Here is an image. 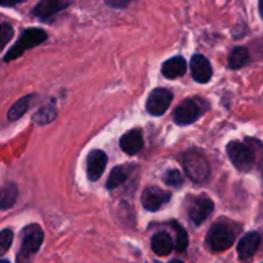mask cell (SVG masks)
<instances>
[{"instance_id":"10","label":"cell","mask_w":263,"mask_h":263,"mask_svg":"<svg viewBox=\"0 0 263 263\" xmlns=\"http://www.w3.org/2000/svg\"><path fill=\"white\" fill-rule=\"evenodd\" d=\"M69 0H40L32 9V16L45 21L69 7Z\"/></svg>"},{"instance_id":"17","label":"cell","mask_w":263,"mask_h":263,"mask_svg":"<svg viewBox=\"0 0 263 263\" xmlns=\"http://www.w3.org/2000/svg\"><path fill=\"white\" fill-rule=\"evenodd\" d=\"M17 197H18V189L16 184L12 182L4 184L0 189V209L2 211L11 209L16 204Z\"/></svg>"},{"instance_id":"18","label":"cell","mask_w":263,"mask_h":263,"mask_svg":"<svg viewBox=\"0 0 263 263\" xmlns=\"http://www.w3.org/2000/svg\"><path fill=\"white\" fill-rule=\"evenodd\" d=\"M133 169L132 165H119L111 171L110 176H108L107 182H106V187L107 190H115L118 189L120 184H123L129 177V173Z\"/></svg>"},{"instance_id":"13","label":"cell","mask_w":263,"mask_h":263,"mask_svg":"<svg viewBox=\"0 0 263 263\" xmlns=\"http://www.w3.org/2000/svg\"><path fill=\"white\" fill-rule=\"evenodd\" d=\"M120 148L128 155H136L143 148V137L138 129L128 130L120 138Z\"/></svg>"},{"instance_id":"29","label":"cell","mask_w":263,"mask_h":263,"mask_svg":"<svg viewBox=\"0 0 263 263\" xmlns=\"http://www.w3.org/2000/svg\"><path fill=\"white\" fill-rule=\"evenodd\" d=\"M169 263H183V262H182V260H179V259H173V260H171Z\"/></svg>"},{"instance_id":"26","label":"cell","mask_w":263,"mask_h":263,"mask_svg":"<svg viewBox=\"0 0 263 263\" xmlns=\"http://www.w3.org/2000/svg\"><path fill=\"white\" fill-rule=\"evenodd\" d=\"M106 4L111 8H115V9H121V8H125L128 7L132 2H135V0H105Z\"/></svg>"},{"instance_id":"5","label":"cell","mask_w":263,"mask_h":263,"mask_svg":"<svg viewBox=\"0 0 263 263\" xmlns=\"http://www.w3.org/2000/svg\"><path fill=\"white\" fill-rule=\"evenodd\" d=\"M235 231L224 223H214L206 235V244L213 252H223L232 247L235 241Z\"/></svg>"},{"instance_id":"22","label":"cell","mask_w":263,"mask_h":263,"mask_svg":"<svg viewBox=\"0 0 263 263\" xmlns=\"http://www.w3.org/2000/svg\"><path fill=\"white\" fill-rule=\"evenodd\" d=\"M172 226H173L174 231H176V249L178 252H182L187 248L189 245V235L187 231L178 223V222L173 221L172 222Z\"/></svg>"},{"instance_id":"9","label":"cell","mask_w":263,"mask_h":263,"mask_svg":"<svg viewBox=\"0 0 263 263\" xmlns=\"http://www.w3.org/2000/svg\"><path fill=\"white\" fill-rule=\"evenodd\" d=\"M172 194L169 191L160 189V187H148L143 191L141 196V203L142 206L148 212H156L171 200Z\"/></svg>"},{"instance_id":"19","label":"cell","mask_w":263,"mask_h":263,"mask_svg":"<svg viewBox=\"0 0 263 263\" xmlns=\"http://www.w3.org/2000/svg\"><path fill=\"white\" fill-rule=\"evenodd\" d=\"M35 95H29V96H25V97L20 98L8 111V120L9 121H14V120H18L20 118L25 115L27 112V110L30 108L31 106L32 100H34Z\"/></svg>"},{"instance_id":"31","label":"cell","mask_w":263,"mask_h":263,"mask_svg":"<svg viewBox=\"0 0 263 263\" xmlns=\"http://www.w3.org/2000/svg\"><path fill=\"white\" fill-rule=\"evenodd\" d=\"M260 172H262V174H263V161H262V164H260Z\"/></svg>"},{"instance_id":"21","label":"cell","mask_w":263,"mask_h":263,"mask_svg":"<svg viewBox=\"0 0 263 263\" xmlns=\"http://www.w3.org/2000/svg\"><path fill=\"white\" fill-rule=\"evenodd\" d=\"M249 61V53L244 47H236L231 50L229 55V66L231 69L237 70L245 66Z\"/></svg>"},{"instance_id":"27","label":"cell","mask_w":263,"mask_h":263,"mask_svg":"<svg viewBox=\"0 0 263 263\" xmlns=\"http://www.w3.org/2000/svg\"><path fill=\"white\" fill-rule=\"evenodd\" d=\"M25 0H0V7H14L21 4Z\"/></svg>"},{"instance_id":"20","label":"cell","mask_w":263,"mask_h":263,"mask_svg":"<svg viewBox=\"0 0 263 263\" xmlns=\"http://www.w3.org/2000/svg\"><path fill=\"white\" fill-rule=\"evenodd\" d=\"M55 118H57V107L53 102H48L47 105L40 107L39 111H36V114L32 116V120L39 125H47L52 123Z\"/></svg>"},{"instance_id":"23","label":"cell","mask_w":263,"mask_h":263,"mask_svg":"<svg viewBox=\"0 0 263 263\" xmlns=\"http://www.w3.org/2000/svg\"><path fill=\"white\" fill-rule=\"evenodd\" d=\"M14 35L13 27L9 24H0V52L6 48Z\"/></svg>"},{"instance_id":"24","label":"cell","mask_w":263,"mask_h":263,"mask_svg":"<svg viewBox=\"0 0 263 263\" xmlns=\"http://www.w3.org/2000/svg\"><path fill=\"white\" fill-rule=\"evenodd\" d=\"M13 242V231L9 229L0 231V255L6 254Z\"/></svg>"},{"instance_id":"6","label":"cell","mask_w":263,"mask_h":263,"mask_svg":"<svg viewBox=\"0 0 263 263\" xmlns=\"http://www.w3.org/2000/svg\"><path fill=\"white\" fill-rule=\"evenodd\" d=\"M204 112L201 102L196 100H184L179 103L173 112V120L177 125H189L195 123Z\"/></svg>"},{"instance_id":"16","label":"cell","mask_w":263,"mask_h":263,"mask_svg":"<svg viewBox=\"0 0 263 263\" xmlns=\"http://www.w3.org/2000/svg\"><path fill=\"white\" fill-rule=\"evenodd\" d=\"M151 249L159 257L168 255L173 249V240H172L171 235L165 231L156 232L151 239Z\"/></svg>"},{"instance_id":"11","label":"cell","mask_w":263,"mask_h":263,"mask_svg":"<svg viewBox=\"0 0 263 263\" xmlns=\"http://www.w3.org/2000/svg\"><path fill=\"white\" fill-rule=\"evenodd\" d=\"M191 75L194 80L197 83H208L212 79L213 75V70H212V65L208 61V58L204 57L203 54H194L191 58Z\"/></svg>"},{"instance_id":"12","label":"cell","mask_w":263,"mask_h":263,"mask_svg":"<svg viewBox=\"0 0 263 263\" xmlns=\"http://www.w3.org/2000/svg\"><path fill=\"white\" fill-rule=\"evenodd\" d=\"M107 165V155L102 150L90 151L87 158V173L90 181L96 182L101 178Z\"/></svg>"},{"instance_id":"8","label":"cell","mask_w":263,"mask_h":263,"mask_svg":"<svg viewBox=\"0 0 263 263\" xmlns=\"http://www.w3.org/2000/svg\"><path fill=\"white\" fill-rule=\"evenodd\" d=\"M214 211V203L205 195L194 197L189 206V217L196 226L203 223Z\"/></svg>"},{"instance_id":"30","label":"cell","mask_w":263,"mask_h":263,"mask_svg":"<svg viewBox=\"0 0 263 263\" xmlns=\"http://www.w3.org/2000/svg\"><path fill=\"white\" fill-rule=\"evenodd\" d=\"M0 263H9V260H7V259H0Z\"/></svg>"},{"instance_id":"2","label":"cell","mask_w":263,"mask_h":263,"mask_svg":"<svg viewBox=\"0 0 263 263\" xmlns=\"http://www.w3.org/2000/svg\"><path fill=\"white\" fill-rule=\"evenodd\" d=\"M44 240L43 229L36 223L29 224L22 231V244L18 254H17V263H30L32 255L40 249Z\"/></svg>"},{"instance_id":"3","label":"cell","mask_w":263,"mask_h":263,"mask_svg":"<svg viewBox=\"0 0 263 263\" xmlns=\"http://www.w3.org/2000/svg\"><path fill=\"white\" fill-rule=\"evenodd\" d=\"M48 34L42 29H36V27H31V29H26L21 34L20 39L17 40L16 44L9 49V52L7 53L4 61L9 62V61L17 60L18 57H21L26 50L31 49V48L36 47V45L42 44L47 40Z\"/></svg>"},{"instance_id":"7","label":"cell","mask_w":263,"mask_h":263,"mask_svg":"<svg viewBox=\"0 0 263 263\" xmlns=\"http://www.w3.org/2000/svg\"><path fill=\"white\" fill-rule=\"evenodd\" d=\"M173 101V93L165 88H156L150 93L146 102V108L153 116H160L165 112Z\"/></svg>"},{"instance_id":"25","label":"cell","mask_w":263,"mask_h":263,"mask_svg":"<svg viewBox=\"0 0 263 263\" xmlns=\"http://www.w3.org/2000/svg\"><path fill=\"white\" fill-rule=\"evenodd\" d=\"M164 182L169 186L179 187L182 183H183V177H182L181 172L177 171V169H172V171H168L164 176Z\"/></svg>"},{"instance_id":"1","label":"cell","mask_w":263,"mask_h":263,"mask_svg":"<svg viewBox=\"0 0 263 263\" xmlns=\"http://www.w3.org/2000/svg\"><path fill=\"white\" fill-rule=\"evenodd\" d=\"M181 164L184 173L191 181L196 183H203L208 179L211 173V166L205 156L196 151H187L181 156Z\"/></svg>"},{"instance_id":"28","label":"cell","mask_w":263,"mask_h":263,"mask_svg":"<svg viewBox=\"0 0 263 263\" xmlns=\"http://www.w3.org/2000/svg\"><path fill=\"white\" fill-rule=\"evenodd\" d=\"M259 13L263 18V0H259Z\"/></svg>"},{"instance_id":"14","label":"cell","mask_w":263,"mask_h":263,"mask_svg":"<svg viewBox=\"0 0 263 263\" xmlns=\"http://www.w3.org/2000/svg\"><path fill=\"white\" fill-rule=\"evenodd\" d=\"M260 245V236L258 232H248L240 239L237 244V254L240 259H248L258 250Z\"/></svg>"},{"instance_id":"15","label":"cell","mask_w":263,"mask_h":263,"mask_svg":"<svg viewBox=\"0 0 263 263\" xmlns=\"http://www.w3.org/2000/svg\"><path fill=\"white\" fill-rule=\"evenodd\" d=\"M186 61L181 55L166 60L161 66V72L166 79H177L186 72Z\"/></svg>"},{"instance_id":"4","label":"cell","mask_w":263,"mask_h":263,"mask_svg":"<svg viewBox=\"0 0 263 263\" xmlns=\"http://www.w3.org/2000/svg\"><path fill=\"white\" fill-rule=\"evenodd\" d=\"M227 155L234 164L235 168L240 172H248L254 164L255 151L250 143H242L239 141H231L226 147Z\"/></svg>"}]
</instances>
